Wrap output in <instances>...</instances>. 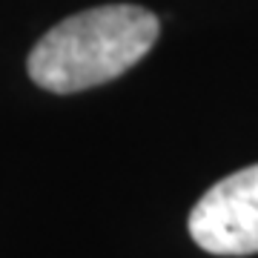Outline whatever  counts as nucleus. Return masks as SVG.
<instances>
[{"label": "nucleus", "mask_w": 258, "mask_h": 258, "mask_svg": "<svg viewBox=\"0 0 258 258\" xmlns=\"http://www.w3.org/2000/svg\"><path fill=\"white\" fill-rule=\"evenodd\" d=\"M161 20L144 6L109 3L60 20L29 55V78L55 95L115 81L158 40Z\"/></svg>", "instance_id": "f257e3e1"}, {"label": "nucleus", "mask_w": 258, "mask_h": 258, "mask_svg": "<svg viewBox=\"0 0 258 258\" xmlns=\"http://www.w3.org/2000/svg\"><path fill=\"white\" fill-rule=\"evenodd\" d=\"M189 235L212 255L258 252V164L212 184L189 212Z\"/></svg>", "instance_id": "f03ea898"}]
</instances>
